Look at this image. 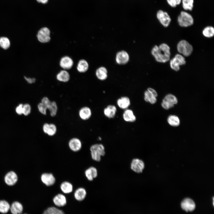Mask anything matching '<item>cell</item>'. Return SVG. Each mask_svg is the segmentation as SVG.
Returning <instances> with one entry per match:
<instances>
[{
  "label": "cell",
  "instance_id": "8",
  "mask_svg": "<svg viewBox=\"0 0 214 214\" xmlns=\"http://www.w3.org/2000/svg\"><path fill=\"white\" fill-rule=\"evenodd\" d=\"M156 17L160 23L165 27L169 26L171 21V18L169 14L162 10H160L157 11Z\"/></svg>",
  "mask_w": 214,
  "mask_h": 214
},
{
  "label": "cell",
  "instance_id": "9",
  "mask_svg": "<svg viewBox=\"0 0 214 214\" xmlns=\"http://www.w3.org/2000/svg\"><path fill=\"white\" fill-rule=\"evenodd\" d=\"M177 102V99L175 96L169 94L167 95L163 100L161 105L164 108L167 110L173 107Z\"/></svg>",
  "mask_w": 214,
  "mask_h": 214
},
{
  "label": "cell",
  "instance_id": "6",
  "mask_svg": "<svg viewBox=\"0 0 214 214\" xmlns=\"http://www.w3.org/2000/svg\"><path fill=\"white\" fill-rule=\"evenodd\" d=\"M41 102L46 106L51 117H54L56 116L58 109L55 101H51L47 97H44L42 98Z\"/></svg>",
  "mask_w": 214,
  "mask_h": 214
},
{
  "label": "cell",
  "instance_id": "40",
  "mask_svg": "<svg viewBox=\"0 0 214 214\" xmlns=\"http://www.w3.org/2000/svg\"><path fill=\"white\" fill-rule=\"evenodd\" d=\"M23 105L22 104H20L16 108L15 110L17 114L21 115L23 113Z\"/></svg>",
  "mask_w": 214,
  "mask_h": 214
},
{
  "label": "cell",
  "instance_id": "22",
  "mask_svg": "<svg viewBox=\"0 0 214 214\" xmlns=\"http://www.w3.org/2000/svg\"><path fill=\"white\" fill-rule=\"evenodd\" d=\"M116 107L113 105H109L104 109L103 112L107 117L111 118L114 117L117 111Z\"/></svg>",
  "mask_w": 214,
  "mask_h": 214
},
{
  "label": "cell",
  "instance_id": "27",
  "mask_svg": "<svg viewBox=\"0 0 214 214\" xmlns=\"http://www.w3.org/2000/svg\"><path fill=\"white\" fill-rule=\"evenodd\" d=\"M60 188L62 191L64 193L68 194L72 192L73 186L72 184L67 181L62 182L60 185Z\"/></svg>",
  "mask_w": 214,
  "mask_h": 214
},
{
  "label": "cell",
  "instance_id": "37",
  "mask_svg": "<svg viewBox=\"0 0 214 214\" xmlns=\"http://www.w3.org/2000/svg\"><path fill=\"white\" fill-rule=\"evenodd\" d=\"M37 107L39 111L41 114L44 115L46 114L48 109L45 104L41 102L38 104Z\"/></svg>",
  "mask_w": 214,
  "mask_h": 214
},
{
  "label": "cell",
  "instance_id": "28",
  "mask_svg": "<svg viewBox=\"0 0 214 214\" xmlns=\"http://www.w3.org/2000/svg\"><path fill=\"white\" fill-rule=\"evenodd\" d=\"M95 73L97 78L100 80H104L107 78V71L104 67H101L98 68Z\"/></svg>",
  "mask_w": 214,
  "mask_h": 214
},
{
  "label": "cell",
  "instance_id": "14",
  "mask_svg": "<svg viewBox=\"0 0 214 214\" xmlns=\"http://www.w3.org/2000/svg\"><path fill=\"white\" fill-rule=\"evenodd\" d=\"M18 177L14 171H11L5 175L4 180L5 183L8 185L12 186L17 182Z\"/></svg>",
  "mask_w": 214,
  "mask_h": 214
},
{
  "label": "cell",
  "instance_id": "33",
  "mask_svg": "<svg viewBox=\"0 0 214 214\" xmlns=\"http://www.w3.org/2000/svg\"><path fill=\"white\" fill-rule=\"evenodd\" d=\"M10 45V41L7 37H0V47L4 50L8 49Z\"/></svg>",
  "mask_w": 214,
  "mask_h": 214
},
{
  "label": "cell",
  "instance_id": "2",
  "mask_svg": "<svg viewBox=\"0 0 214 214\" xmlns=\"http://www.w3.org/2000/svg\"><path fill=\"white\" fill-rule=\"evenodd\" d=\"M90 150L92 159L97 162L100 161L101 156L105 154V147L102 144H96L92 145Z\"/></svg>",
  "mask_w": 214,
  "mask_h": 214
},
{
  "label": "cell",
  "instance_id": "13",
  "mask_svg": "<svg viewBox=\"0 0 214 214\" xmlns=\"http://www.w3.org/2000/svg\"><path fill=\"white\" fill-rule=\"evenodd\" d=\"M69 148L72 151L77 152L81 148L82 144L81 140L77 138L71 139L68 142Z\"/></svg>",
  "mask_w": 214,
  "mask_h": 214
},
{
  "label": "cell",
  "instance_id": "25",
  "mask_svg": "<svg viewBox=\"0 0 214 214\" xmlns=\"http://www.w3.org/2000/svg\"><path fill=\"white\" fill-rule=\"evenodd\" d=\"M123 117L124 120L128 122H133L136 120V118L133 111L131 109H126L124 111Z\"/></svg>",
  "mask_w": 214,
  "mask_h": 214
},
{
  "label": "cell",
  "instance_id": "35",
  "mask_svg": "<svg viewBox=\"0 0 214 214\" xmlns=\"http://www.w3.org/2000/svg\"><path fill=\"white\" fill-rule=\"evenodd\" d=\"M10 208L9 203L6 201H0V212L2 213H6L8 212Z\"/></svg>",
  "mask_w": 214,
  "mask_h": 214
},
{
  "label": "cell",
  "instance_id": "24",
  "mask_svg": "<svg viewBox=\"0 0 214 214\" xmlns=\"http://www.w3.org/2000/svg\"><path fill=\"white\" fill-rule=\"evenodd\" d=\"M86 195L85 189L82 187H80L77 189L74 193V196L75 199L79 201L84 199Z\"/></svg>",
  "mask_w": 214,
  "mask_h": 214
},
{
  "label": "cell",
  "instance_id": "21",
  "mask_svg": "<svg viewBox=\"0 0 214 214\" xmlns=\"http://www.w3.org/2000/svg\"><path fill=\"white\" fill-rule=\"evenodd\" d=\"M117 104L120 108L126 109L130 105V102L128 97L123 96L117 100Z\"/></svg>",
  "mask_w": 214,
  "mask_h": 214
},
{
  "label": "cell",
  "instance_id": "10",
  "mask_svg": "<svg viewBox=\"0 0 214 214\" xmlns=\"http://www.w3.org/2000/svg\"><path fill=\"white\" fill-rule=\"evenodd\" d=\"M145 167L144 161L137 158L133 159L130 164V168L134 172L140 173L143 172Z\"/></svg>",
  "mask_w": 214,
  "mask_h": 214
},
{
  "label": "cell",
  "instance_id": "30",
  "mask_svg": "<svg viewBox=\"0 0 214 214\" xmlns=\"http://www.w3.org/2000/svg\"><path fill=\"white\" fill-rule=\"evenodd\" d=\"M194 0H182V6L185 11H192L194 7Z\"/></svg>",
  "mask_w": 214,
  "mask_h": 214
},
{
  "label": "cell",
  "instance_id": "11",
  "mask_svg": "<svg viewBox=\"0 0 214 214\" xmlns=\"http://www.w3.org/2000/svg\"><path fill=\"white\" fill-rule=\"evenodd\" d=\"M40 178L42 182L47 186L53 185L56 182V178L51 173H43L41 174Z\"/></svg>",
  "mask_w": 214,
  "mask_h": 214
},
{
  "label": "cell",
  "instance_id": "26",
  "mask_svg": "<svg viewBox=\"0 0 214 214\" xmlns=\"http://www.w3.org/2000/svg\"><path fill=\"white\" fill-rule=\"evenodd\" d=\"M10 209L12 214H20L23 211V207L20 203L16 201L12 203Z\"/></svg>",
  "mask_w": 214,
  "mask_h": 214
},
{
  "label": "cell",
  "instance_id": "34",
  "mask_svg": "<svg viewBox=\"0 0 214 214\" xmlns=\"http://www.w3.org/2000/svg\"><path fill=\"white\" fill-rule=\"evenodd\" d=\"M167 121L169 124L173 126H178L180 124V121L179 118L174 115L169 116L168 118Z\"/></svg>",
  "mask_w": 214,
  "mask_h": 214
},
{
  "label": "cell",
  "instance_id": "44",
  "mask_svg": "<svg viewBox=\"0 0 214 214\" xmlns=\"http://www.w3.org/2000/svg\"><path fill=\"white\" fill-rule=\"evenodd\" d=\"M43 214H48V213H47V211H46V210H45V211H44V212H43Z\"/></svg>",
  "mask_w": 214,
  "mask_h": 214
},
{
  "label": "cell",
  "instance_id": "15",
  "mask_svg": "<svg viewBox=\"0 0 214 214\" xmlns=\"http://www.w3.org/2000/svg\"><path fill=\"white\" fill-rule=\"evenodd\" d=\"M43 130L45 134L50 136H53L56 133L57 128L54 123H45L43 125Z\"/></svg>",
  "mask_w": 214,
  "mask_h": 214
},
{
  "label": "cell",
  "instance_id": "12",
  "mask_svg": "<svg viewBox=\"0 0 214 214\" xmlns=\"http://www.w3.org/2000/svg\"><path fill=\"white\" fill-rule=\"evenodd\" d=\"M181 206L182 209L185 211L191 212L195 210L196 204L193 200L186 198L182 202Z\"/></svg>",
  "mask_w": 214,
  "mask_h": 214
},
{
  "label": "cell",
  "instance_id": "23",
  "mask_svg": "<svg viewBox=\"0 0 214 214\" xmlns=\"http://www.w3.org/2000/svg\"><path fill=\"white\" fill-rule=\"evenodd\" d=\"M70 78L69 73L66 70H61L56 75L57 80L63 82H67L69 81Z\"/></svg>",
  "mask_w": 214,
  "mask_h": 214
},
{
  "label": "cell",
  "instance_id": "42",
  "mask_svg": "<svg viewBox=\"0 0 214 214\" xmlns=\"http://www.w3.org/2000/svg\"><path fill=\"white\" fill-rule=\"evenodd\" d=\"M147 90L152 93L154 96L156 97L158 96V94L156 91L153 89L149 88L147 89Z\"/></svg>",
  "mask_w": 214,
  "mask_h": 214
},
{
  "label": "cell",
  "instance_id": "20",
  "mask_svg": "<svg viewBox=\"0 0 214 214\" xmlns=\"http://www.w3.org/2000/svg\"><path fill=\"white\" fill-rule=\"evenodd\" d=\"M84 174L87 179L92 181L97 176V171L95 167L91 166L85 171Z\"/></svg>",
  "mask_w": 214,
  "mask_h": 214
},
{
  "label": "cell",
  "instance_id": "18",
  "mask_svg": "<svg viewBox=\"0 0 214 214\" xmlns=\"http://www.w3.org/2000/svg\"><path fill=\"white\" fill-rule=\"evenodd\" d=\"M80 118L84 120L89 119L92 115V111L90 108L87 106H84L81 108L78 112Z\"/></svg>",
  "mask_w": 214,
  "mask_h": 214
},
{
  "label": "cell",
  "instance_id": "1",
  "mask_svg": "<svg viewBox=\"0 0 214 214\" xmlns=\"http://www.w3.org/2000/svg\"><path fill=\"white\" fill-rule=\"evenodd\" d=\"M151 54L156 61L159 62L166 63L170 59V48L165 43H162L158 46L155 45L152 50Z\"/></svg>",
  "mask_w": 214,
  "mask_h": 214
},
{
  "label": "cell",
  "instance_id": "38",
  "mask_svg": "<svg viewBox=\"0 0 214 214\" xmlns=\"http://www.w3.org/2000/svg\"><path fill=\"white\" fill-rule=\"evenodd\" d=\"M168 4L171 7H175L179 5L181 2L182 0H166Z\"/></svg>",
  "mask_w": 214,
  "mask_h": 214
},
{
  "label": "cell",
  "instance_id": "4",
  "mask_svg": "<svg viewBox=\"0 0 214 214\" xmlns=\"http://www.w3.org/2000/svg\"><path fill=\"white\" fill-rule=\"evenodd\" d=\"M178 51L185 56H188L193 51L192 46L188 41L182 40L179 42L177 45Z\"/></svg>",
  "mask_w": 214,
  "mask_h": 214
},
{
  "label": "cell",
  "instance_id": "43",
  "mask_svg": "<svg viewBox=\"0 0 214 214\" xmlns=\"http://www.w3.org/2000/svg\"><path fill=\"white\" fill-rule=\"evenodd\" d=\"M39 3H41L43 4H45L47 3L48 0H36Z\"/></svg>",
  "mask_w": 214,
  "mask_h": 214
},
{
  "label": "cell",
  "instance_id": "31",
  "mask_svg": "<svg viewBox=\"0 0 214 214\" xmlns=\"http://www.w3.org/2000/svg\"><path fill=\"white\" fill-rule=\"evenodd\" d=\"M202 34L205 37L211 38L214 35V28L211 26L205 27L202 31Z\"/></svg>",
  "mask_w": 214,
  "mask_h": 214
},
{
  "label": "cell",
  "instance_id": "5",
  "mask_svg": "<svg viewBox=\"0 0 214 214\" xmlns=\"http://www.w3.org/2000/svg\"><path fill=\"white\" fill-rule=\"evenodd\" d=\"M186 63L185 58L182 55L177 54L170 61L171 68L175 71H178L180 69V66L184 65Z\"/></svg>",
  "mask_w": 214,
  "mask_h": 214
},
{
  "label": "cell",
  "instance_id": "41",
  "mask_svg": "<svg viewBox=\"0 0 214 214\" xmlns=\"http://www.w3.org/2000/svg\"><path fill=\"white\" fill-rule=\"evenodd\" d=\"M24 78L26 81L30 84L34 83L36 81V79L34 78H27L26 77H24Z\"/></svg>",
  "mask_w": 214,
  "mask_h": 214
},
{
  "label": "cell",
  "instance_id": "36",
  "mask_svg": "<svg viewBox=\"0 0 214 214\" xmlns=\"http://www.w3.org/2000/svg\"><path fill=\"white\" fill-rule=\"evenodd\" d=\"M48 214H65L64 212L54 207H50L46 210Z\"/></svg>",
  "mask_w": 214,
  "mask_h": 214
},
{
  "label": "cell",
  "instance_id": "29",
  "mask_svg": "<svg viewBox=\"0 0 214 214\" xmlns=\"http://www.w3.org/2000/svg\"><path fill=\"white\" fill-rule=\"evenodd\" d=\"M89 64L85 59H81L79 60L77 66V70L80 73H84L88 70Z\"/></svg>",
  "mask_w": 214,
  "mask_h": 214
},
{
  "label": "cell",
  "instance_id": "39",
  "mask_svg": "<svg viewBox=\"0 0 214 214\" xmlns=\"http://www.w3.org/2000/svg\"><path fill=\"white\" fill-rule=\"evenodd\" d=\"M31 111V107L28 104H26L23 105V113L25 115H28Z\"/></svg>",
  "mask_w": 214,
  "mask_h": 214
},
{
  "label": "cell",
  "instance_id": "7",
  "mask_svg": "<svg viewBox=\"0 0 214 214\" xmlns=\"http://www.w3.org/2000/svg\"><path fill=\"white\" fill-rule=\"evenodd\" d=\"M50 31L47 27L42 28L38 31L37 34L38 40L40 43H47L51 40Z\"/></svg>",
  "mask_w": 214,
  "mask_h": 214
},
{
  "label": "cell",
  "instance_id": "3",
  "mask_svg": "<svg viewBox=\"0 0 214 214\" xmlns=\"http://www.w3.org/2000/svg\"><path fill=\"white\" fill-rule=\"evenodd\" d=\"M177 21L180 26L184 27L191 26L194 23L193 16L185 11H182L180 12L178 16Z\"/></svg>",
  "mask_w": 214,
  "mask_h": 214
},
{
  "label": "cell",
  "instance_id": "32",
  "mask_svg": "<svg viewBox=\"0 0 214 214\" xmlns=\"http://www.w3.org/2000/svg\"><path fill=\"white\" fill-rule=\"evenodd\" d=\"M144 100L152 104L155 103L157 101L156 97L147 90L144 92Z\"/></svg>",
  "mask_w": 214,
  "mask_h": 214
},
{
  "label": "cell",
  "instance_id": "19",
  "mask_svg": "<svg viewBox=\"0 0 214 214\" xmlns=\"http://www.w3.org/2000/svg\"><path fill=\"white\" fill-rule=\"evenodd\" d=\"M54 204L58 207L64 206L67 203V200L65 196L63 194L59 193L53 199Z\"/></svg>",
  "mask_w": 214,
  "mask_h": 214
},
{
  "label": "cell",
  "instance_id": "17",
  "mask_svg": "<svg viewBox=\"0 0 214 214\" xmlns=\"http://www.w3.org/2000/svg\"><path fill=\"white\" fill-rule=\"evenodd\" d=\"M129 57L128 53L125 51H122L118 52L116 55V61L120 64H124L129 61Z\"/></svg>",
  "mask_w": 214,
  "mask_h": 214
},
{
  "label": "cell",
  "instance_id": "16",
  "mask_svg": "<svg viewBox=\"0 0 214 214\" xmlns=\"http://www.w3.org/2000/svg\"><path fill=\"white\" fill-rule=\"evenodd\" d=\"M73 61L71 58L68 56H65L61 59L59 65L63 70H66L70 69L73 67Z\"/></svg>",
  "mask_w": 214,
  "mask_h": 214
}]
</instances>
